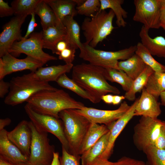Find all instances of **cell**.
Masks as SVG:
<instances>
[{
    "mask_svg": "<svg viewBox=\"0 0 165 165\" xmlns=\"http://www.w3.org/2000/svg\"><path fill=\"white\" fill-rule=\"evenodd\" d=\"M62 155L60 157L61 165H80L81 156H76L68 152L62 147Z\"/></svg>",
    "mask_w": 165,
    "mask_h": 165,
    "instance_id": "cell-37",
    "label": "cell"
},
{
    "mask_svg": "<svg viewBox=\"0 0 165 165\" xmlns=\"http://www.w3.org/2000/svg\"><path fill=\"white\" fill-rule=\"evenodd\" d=\"M125 99L124 96H119L115 95L113 96V99L112 104L114 105L119 104L122 100Z\"/></svg>",
    "mask_w": 165,
    "mask_h": 165,
    "instance_id": "cell-49",
    "label": "cell"
},
{
    "mask_svg": "<svg viewBox=\"0 0 165 165\" xmlns=\"http://www.w3.org/2000/svg\"><path fill=\"white\" fill-rule=\"evenodd\" d=\"M139 98L135 100L121 117L115 121L110 128V134L107 148L99 157L108 160L112 153L115 141L129 122L134 116V112Z\"/></svg>",
    "mask_w": 165,
    "mask_h": 165,
    "instance_id": "cell-16",
    "label": "cell"
},
{
    "mask_svg": "<svg viewBox=\"0 0 165 165\" xmlns=\"http://www.w3.org/2000/svg\"><path fill=\"white\" fill-rule=\"evenodd\" d=\"M42 31L33 32L25 39L15 42L8 51L13 56L18 57L24 53L44 64L47 62L57 59V57L45 52L42 50Z\"/></svg>",
    "mask_w": 165,
    "mask_h": 165,
    "instance_id": "cell-8",
    "label": "cell"
},
{
    "mask_svg": "<svg viewBox=\"0 0 165 165\" xmlns=\"http://www.w3.org/2000/svg\"><path fill=\"white\" fill-rule=\"evenodd\" d=\"M59 117L62 122L70 153L76 156H80V149L91 122L72 109L61 111Z\"/></svg>",
    "mask_w": 165,
    "mask_h": 165,
    "instance_id": "cell-4",
    "label": "cell"
},
{
    "mask_svg": "<svg viewBox=\"0 0 165 165\" xmlns=\"http://www.w3.org/2000/svg\"><path fill=\"white\" fill-rule=\"evenodd\" d=\"M163 125L165 130V121H163Z\"/></svg>",
    "mask_w": 165,
    "mask_h": 165,
    "instance_id": "cell-54",
    "label": "cell"
},
{
    "mask_svg": "<svg viewBox=\"0 0 165 165\" xmlns=\"http://www.w3.org/2000/svg\"><path fill=\"white\" fill-rule=\"evenodd\" d=\"M14 11L7 2L3 0H0V17L9 16L14 14Z\"/></svg>",
    "mask_w": 165,
    "mask_h": 165,
    "instance_id": "cell-40",
    "label": "cell"
},
{
    "mask_svg": "<svg viewBox=\"0 0 165 165\" xmlns=\"http://www.w3.org/2000/svg\"><path fill=\"white\" fill-rule=\"evenodd\" d=\"M153 145L159 149L165 150V130L163 125Z\"/></svg>",
    "mask_w": 165,
    "mask_h": 165,
    "instance_id": "cell-41",
    "label": "cell"
},
{
    "mask_svg": "<svg viewBox=\"0 0 165 165\" xmlns=\"http://www.w3.org/2000/svg\"><path fill=\"white\" fill-rule=\"evenodd\" d=\"M158 99L148 93L144 88L141 91L134 112V116H141L157 118L161 113V104Z\"/></svg>",
    "mask_w": 165,
    "mask_h": 165,
    "instance_id": "cell-18",
    "label": "cell"
},
{
    "mask_svg": "<svg viewBox=\"0 0 165 165\" xmlns=\"http://www.w3.org/2000/svg\"><path fill=\"white\" fill-rule=\"evenodd\" d=\"M74 65L73 64L53 65L38 68L34 72L40 80L45 82L56 81L62 75L69 72Z\"/></svg>",
    "mask_w": 165,
    "mask_h": 165,
    "instance_id": "cell-24",
    "label": "cell"
},
{
    "mask_svg": "<svg viewBox=\"0 0 165 165\" xmlns=\"http://www.w3.org/2000/svg\"><path fill=\"white\" fill-rule=\"evenodd\" d=\"M23 165H32L30 164L29 163H28L25 164Z\"/></svg>",
    "mask_w": 165,
    "mask_h": 165,
    "instance_id": "cell-55",
    "label": "cell"
},
{
    "mask_svg": "<svg viewBox=\"0 0 165 165\" xmlns=\"http://www.w3.org/2000/svg\"><path fill=\"white\" fill-rule=\"evenodd\" d=\"M11 122V119L9 118L1 119H0V130L4 129V128L6 126L9 125Z\"/></svg>",
    "mask_w": 165,
    "mask_h": 165,
    "instance_id": "cell-46",
    "label": "cell"
},
{
    "mask_svg": "<svg viewBox=\"0 0 165 165\" xmlns=\"http://www.w3.org/2000/svg\"><path fill=\"white\" fill-rule=\"evenodd\" d=\"M115 16L110 9L108 12L100 10L91 17L85 18L81 26L86 40L84 43L95 48L105 39L115 28L112 23Z\"/></svg>",
    "mask_w": 165,
    "mask_h": 165,
    "instance_id": "cell-5",
    "label": "cell"
},
{
    "mask_svg": "<svg viewBox=\"0 0 165 165\" xmlns=\"http://www.w3.org/2000/svg\"><path fill=\"white\" fill-rule=\"evenodd\" d=\"M27 16H16L6 23L0 34V58L6 53L13 43L22 39L21 28Z\"/></svg>",
    "mask_w": 165,
    "mask_h": 165,
    "instance_id": "cell-14",
    "label": "cell"
},
{
    "mask_svg": "<svg viewBox=\"0 0 165 165\" xmlns=\"http://www.w3.org/2000/svg\"><path fill=\"white\" fill-rule=\"evenodd\" d=\"M136 46L135 54L138 55L147 65L155 72H165V65L156 61L141 42H138Z\"/></svg>",
    "mask_w": 165,
    "mask_h": 165,
    "instance_id": "cell-33",
    "label": "cell"
},
{
    "mask_svg": "<svg viewBox=\"0 0 165 165\" xmlns=\"http://www.w3.org/2000/svg\"><path fill=\"white\" fill-rule=\"evenodd\" d=\"M44 64L30 56L19 59L7 53L0 58V80L8 75L18 71L29 70L34 72Z\"/></svg>",
    "mask_w": 165,
    "mask_h": 165,
    "instance_id": "cell-13",
    "label": "cell"
},
{
    "mask_svg": "<svg viewBox=\"0 0 165 165\" xmlns=\"http://www.w3.org/2000/svg\"><path fill=\"white\" fill-rule=\"evenodd\" d=\"M68 46V44L65 40L59 41L56 46L55 53L58 55L61 51Z\"/></svg>",
    "mask_w": 165,
    "mask_h": 165,
    "instance_id": "cell-45",
    "label": "cell"
},
{
    "mask_svg": "<svg viewBox=\"0 0 165 165\" xmlns=\"http://www.w3.org/2000/svg\"><path fill=\"white\" fill-rule=\"evenodd\" d=\"M89 165H115V162H112L108 159L98 157Z\"/></svg>",
    "mask_w": 165,
    "mask_h": 165,
    "instance_id": "cell-44",
    "label": "cell"
},
{
    "mask_svg": "<svg viewBox=\"0 0 165 165\" xmlns=\"http://www.w3.org/2000/svg\"><path fill=\"white\" fill-rule=\"evenodd\" d=\"M7 136L9 139L29 158L31 140L29 121H20L13 130L8 131Z\"/></svg>",
    "mask_w": 165,
    "mask_h": 165,
    "instance_id": "cell-15",
    "label": "cell"
},
{
    "mask_svg": "<svg viewBox=\"0 0 165 165\" xmlns=\"http://www.w3.org/2000/svg\"><path fill=\"white\" fill-rule=\"evenodd\" d=\"M110 131L104 124L91 123L81 147L79 155L87 152L103 135Z\"/></svg>",
    "mask_w": 165,
    "mask_h": 165,
    "instance_id": "cell-23",
    "label": "cell"
},
{
    "mask_svg": "<svg viewBox=\"0 0 165 165\" xmlns=\"http://www.w3.org/2000/svg\"><path fill=\"white\" fill-rule=\"evenodd\" d=\"M75 52L76 49L68 46L59 54L58 58L64 61L65 64H72L75 59Z\"/></svg>",
    "mask_w": 165,
    "mask_h": 165,
    "instance_id": "cell-38",
    "label": "cell"
},
{
    "mask_svg": "<svg viewBox=\"0 0 165 165\" xmlns=\"http://www.w3.org/2000/svg\"><path fill=\"white\" fill-rule=\"evenodd\" d=\"M110 131L103 135L87 152L81 156V165H89L99 157L108 146Z\"/></svg>",
    "mask_w": 165,
    "mask_h": 165,
    "instance_id": "cell-26",
    "label": "cell"
},
{
    "mask_svg": "<svg viewBox=\"0 0 165 165\" xmlns=\"http://www.w3.org/2000/svg\"><path fill=\"white\" fill-rule=\"evenodd\" d=\"M143 152L146 155L149 165H165V150L152 145Z\"/></svg>",
    "mask_w": 165,
    "mask_h": 165,
    "instance_id": "cell-35",
    "label": "cell"
},
{
    "mask_svg": "<svg viewBox=\"0 0 165 165\" xmlns=\"http://www.w3.org/2000/svg\"><path fill=\"white\" fill-rule=\"evenodd\" d=\"M144 88L158 99L165 91V72H154L149 77Z\"/></svg>",
    "mask_w": 165,
    "mask_h": 165,
    "instance_id": "cell-29",
    "label": "cell"
},
{
    "mask_svg": "<svg viewBox=\"0 0 165 165\" xmlns=\"http://www.w3.org/2000/svg\"><path fill=\"white\" fill-rule=\"evenodd\" d=\"M104 76L107 80L119 84L126 92L130 89L133 80L123 71L112 68H105Z\"/></svg>",
    "mask_w": 165,
    "mask_h": 165,
    "instance_id": "cell-30",
    "label": "cell"
},
{
    "mask_svg": "<svg viewBox=\"0 0 165 165\" xmlns=\"http://www.w3.org/2000/svg\"><path fill=\"white\" fill-rule=\"evenodd\" d=\"M130 106L124 101L118 108L115 110H101L85 106L80 109L74 110L91 123L105 125L110 129L114 122L124 115Z\"/></svg>",
    "mask_w": 165,
    "mask_h": 165,
    "instance_id": "cell-12",
    "label": "cell"
},
{
    "mask_svg": "<svg viewBox=\"0 0 165 165\" xmlns=\"http://www.w3.org/2000/svg\"><path fill=\"white\" fill-rule=\"evenodd\" d=\"M104 69L85 63L74 66L72 69V79L89 93L96 103L101 100L102 96L108 93L118 95L120 93L118 88L107 82L104 76Z\"/></svg>",
    "mask_w": 165,
    "mask_h": 165,
    "instance_id": "cell-1",
    "label": "cell"
},
{
    "mask_svg": "<svg viewBox=\"0 0 165 165\" xmlns=\"http://www.w3.org/2000/svg\"><path fill=\"white\" fill-rule=\"evenodd\" d=\"M83 50L79 57L89 63L105 68H112L119 70V60L124 61L135 53L136 45L115 51H106L96 49L83 43Z\"/></svg>",
    "mask_w": 165,
    "mask_h": 165,
    "instance_id": "cell-6",
    "label": "cell"
},
{
    "mask_svg": "<svg viewBox=\"0 0 165 165\" xmlns=\"http://www.w3.org/2000/svg\"><path fill=\"white\" fill-rule=\"evenodd\" d=\"M29 123L31 134L29 163L32 165H50L55 147L50 143L48 133L38 129L31 121Z\"/></svg>",
    "mask_w": 165,
    "mask_h": 165,
    "instance_id": "cell-7",
    "label": "cell"
},
{
    "mask_svg": "<svg viewBox=\"0 0 165 165\" xmlns=\"http://www.w3.org/2000/svg\"><path fill=\"white\" fill-rule=\"evenodd\" d=\"M50 165H61L58 152H55L54 153L53 159Z\"/></svg>",
    "mask_w": 165,
    "mask_h": 165,
    "instance_id": "cell-48",
    "label": "cell"
},
{
    "mask_svg": "<svg viewBox=\"0 0 165 165\" xmlns=\"http://www.w3.org/2000/svg\"><path fill=\"white\" fill-rule=\"evenodd\" d=\"M27 104L35 112L59 118V114L67 109H80L85 106L62 89L43 90L32 96Z\"/></svg>",
    "mask_w": 165,
    "mask_h": 165,
    "instance_id": "cell-2",
    "label": "cell"
},
{
    "mask_svg": "<svg viewBox=\"0 0 165 165\" xmlns=\"http://www.w3.org/2000/svg\"><path fill=\"white\" fill-rule=\"evenodd\" d=\"M100 0H85L76 9L78 14L90 17L100 11Z\"/></svg>",
    "mask_w": 165,
    "mask_h": 165,
    "instance_id": "cell-36",
    "label": "cell"
},
{
    "mask_svg": "<svg viewBox=\"0 0 165 165\" xmlns=\"http://www.w3.org/2000/svg\"><path fill=\"white\" fill-rule=\"evenodd\" d=\"M115 165H145L143 161L124 156L115 162Z\"/></svg>",
    "mask_w": 165,
    "mask_h": 165,
    "instance_id": "cell-39",
    "label": "cell"
},
{
    "mask_svg": "<svg viewBox=\"0 0 165 165\" xmlns=\"http://www.w3.org/2000/svg\"><path fill=\"white\" fill-rule=\"evenodd\" d=\"M154 71L147 65L143 72L133 80L129 90L126 92L124 97L130 101H134L136 98L137 93L142 91L145 87L149 76Z\"/></svg>",
    "mask_w": 165,
    "mask_h": 165,
    "instance_id": "cell-31",
    "label": "cell"
},
{
    "mask_svg": "<svg viewBox=\"0 0 165 165\" xmlns=\"http://www.w3.org/2000/svg\"><path fill=\"white\" fill-rule=\"evenodd\" d=\"M9 82V91L4 102L6 104L12 106L27 102L32 96L40 91L57 89L48 82L40 80L34 72L13 77Z\"/></svg>",
    "mask_w": 165,
    "mask_h": 165,
    "instance_id": "cell-3",
    "label": "cell"
},
{
    "mask_svg": "<svg viewBox=\"0 0 165 165\" xmlns=\"http://www.w3.org/2000/svg\"><path fill=\"white\" fill-rule=\"evenodd\" d=\"M41 0H15L11 3L15 16L31 15Z\"/></svg>",
    "mask_w": 165,
    "mask_h": 165,
    "instance_id": "cell-34",
    "label": "cell"
},
{
    "mask_svg": "<svg viewBox=\"0 0 165 165\" xmlns=\"http://www.w3.org/2000/svg\"><path fill=\"white\" fill-rule=\"evenodd\" d=\"M24 109L31 121L36 128L40 130L54 135L59 140L62 147L70 153L69 146L64 133L62 122L60 118L38 113L27 104L24 106Z\"/></svg>",
    "mask_w": 165,
    "mask_h": 165,
    "instance_id": "cell-10",
    "label": "cell"
},
{
    "mask_svg": "<svg viewBox=\"0 0 165 165\" xmlns=\"http://www.w3.org/2000/svg\"><path fill=\"white\" fill-rule=\"evenodd\" d=\"M56 82L59 86L72 91L81 97L88 100L93 103H96L94 98L89 93L79 85L72 79L69 78L66 74L61 75Z\"/></svg>",
    "mask_w": 165,
    "mask_h": 165,
    "instance_id": "cell-32",
    "label": "cell"
},
{
    "mask_svg": "<svg viewBox=\"0 0 165 165\" xmlns=\"http://www.w3.org/2000/svg\"><path fill=\"white\" fill-rule=\"evenodd\" d=\"M54 12L58 24L62 23L65 17L75 16L78 14L74 0H44Z\"/></svg>",
    "mask_w": 165,
    "mask_h": 165,
    "instance_id": "cell-21",
    "label": "cell"
},
{
    "mask_svg": "<svg viewBox=\"0 0 165 165\" xmlns=\"http://www.w3.org/2000/svg\"><path fill=\"white\" fill-rule=\"evenodd\" d=\"M10 88V82H6L3 79L0 80V97L3 98L8 94Z\"/></svg>",
    "mask_w": 165,
    "mask_h": 165,
    "instance_id": "cell-43",
    "label": "cell"
},
{
    "mask_svg": "<svg viewBox=\"0 0 165 165\" xmlns=\"http://www.w3.org/2000/svg\"><path fill=\"white\" fill-rule=\"evenodd\" d=\"M0 165H16L0 156Z\"/></svg>",
    "mask_w": 165,
    "mask_h": 165,
    "instance_id": "cell-51",
    "label": "cell"
},
{
    "mask_svg": "<svg viewBox=\"0 0 165 165\" xmlns=\"http://www.w3.org/2000/svg\"><path fill=\"white\" fill-rule=\"evenodd\" d=\"M7 132L4 129L0 130V156L16 165L29 163L28 158L9 139Z\"/></svg>",
    "mask_w": 165,
    "mask_h": 165,
    "instance_id": "cell-17",
    "label": "cell"
},
{
    "mask_svg": "<svg viewBox=\"0 0 165 165\" xmlns=\"http://www.w3.org/2000/svg\"><path fill=\"white\" fill-rule=\"evenodd\" d=\"M113 95L111 94H106L103 95L101 97V100L107 104L112 103Z\"/></svg>",
    "mask_w": 165,
    "mask_h": 165,
    "instance_id": "cell-47",
    "label": "cell"
},
{
    "mask_svg": "<svg viewBox=\"0 0 165 165\" xmlns=\"http://www.w3.org/2000/svg\"><path fill=\"white\" fill-rule=\"evenodd\" d=\"M161 10H165V0H159Z\"/></svg>",
    "mask_w": 165,
    "mask_h": 165,
    "instance_id": "cell-53",
    "label": "cell"
},
{
    "mask_svg": "<svg viewBox=\"0 0 165 165\" xmlns=\"http://www.w3.org/2000/svg\"><path fill=\"white\" fill-rule=\"evenodd\" d=\"M73 16H68L64 18L62 23L65 27L66 35L64 40L68 46L77 49H79L80 52L83 50L84 46L80 41V28Z\"/></svg>",
    "mask_w": 165,
    "mask_h": 165,
    "instance_id": "cell-20",
    "label": "cell"
},
{
    "mask_svg": "<svg viewBox=\"0 0 165 165\" xmlns=\"http://www.w3.org/2000/svg\"><path fill=\"white\" fill-rule=\"evenodd\" d=\"M160 97L161 99V104L165 106V91L161 94Z\"/></svg>",
    "mask_w": 165,
    "mask_h": 165,
    "instance_id": "cell-52",
    "label": "cell"
},
{
    "mask_svg": "<svg viewBox=\"0 0 165 165\" xmlns=\"http://www.w3.org/2000/svg\"><path fill=\"white\" fill-rule=\"evenodd\" d=\"M134 21L141 23L146 28L159 29L161 8L159 0H134Z\"/></svg>",
    "mask_w": 165,
    "mask_h": 165,
    "instance_id": "cell-11",
    "label": "cell"
},
{
    "mask_svg": "<svg viewBox=\"0 0 165 165\" xmlns=\"http://www.w3.org/2000/svg\"><path fill=\"white\" fill-rule=\"evenodd\" d=\"M163 125V121L141 116L134 127L133 140L137 148L143 151L147 147L153 145Z\"/></svg>",
    "mask_w": 165,
    "mask_h": 165,
    "instance_id": "cell-9",
    "label": "cell"
},
{
    "mask_svg": "<svg viewBox=\"0 0 165 165\" xmlns=\"http://www.w3.org/2000/svg\"><path fill=\"white\" fill-rule=\"evenodd\" d=\"M101 6L100 10L110 9L114 12L116 17V23L119 27H124L127 23L124 19L127 17L128 13L122 6L123 0H100Z\"/></svg>",
    "mask_w": 165,
    "mask_h": 165,
    "instance_id": "cell-27",
    "label": "cell"
},
{
    "mask_svg": "<svg viewBox=\"0 0 165 165\" xmlns=\"http://www.w3.org/2000/svg\"><path fill=\"white\" fill-rule=\"evenodd\" d=\"M118 66L119 70L123 71L134 80L143 72L147 65L135 53L126 60L119 61Z\"/></svg>",
    "mask_w": 165,
    "mask_h": 165,
    "instance_id": "cell-25",
    "label": "cell"
},
{
    "mask_svg": "<svg viewBox=\"0 0 165 165\" xmlns=\"http://www.w3.org/2000/svg\"><path fill=\"white\" fill-rule=\"evenodd\" d=\"M149 29L143 26L139 32L141 42L153 56L160 57L165 58V38L162 36L154 38L150 37Z\"/></svg>",
    "mask_w": 165,
    "mask_h": 165,
    "instance_id": "cell-19",
    "label": "cell"
},
{
    "mask_svg": "<svg viewBox=\"0 0 165 165\" xmlns=\"http://www.w3.org/2000/svg\"><path fill=\"white\" fill-rule=\"evenodd\" d=\"M34 13L40 17L43 30L58 24L54 12L44 0H41L38 4Z\"/></svg>",
    "mask_w": 165,
    "mask_h": 165,
    "instance_id": "cell-28",
    "label": "cell"
},
{
    "mask_svg": "<svg viewBox=\"0 0 165 165\" xmlns=\"http://www.w3.org/2000/svg\"><path fill=\"white\" fill-rule=\"evenodd\" d=\"M160 18V27L165 31V10L161 9Z\"/></svg>",
    "mask_w": 165,
    "mask_h": 165,
    "instance_id": "cell-50",
    "label": "cell"
},
{
    "mask_svg": "<svg viewBox=\"0 0 165 165\" xmlns=\"http://www.w3.org/2000/svg\"><path fill=\"white\" fill-rule=\"evenodd\" d=\"M42 31L43 48L50 50L53 53H55L57 43L65 39L66 35L65 27L63 23H61Z\"/></svg>",
    "mask_w": 165,
    "mask_h": 165,
    "instance_id": "cell-22",
    "label": "cell"
},
{
    "mask_svg": "<svg viewBox=\"0 0 165 165\" xmlns=\"http://www.w3.org/2000/svg\"><path fill=\"white\" fill-rule=\"evenodd\" d=\"M35 14L34 13H32L31 14V19L28 24L27 31L25 35L23 37L22 40L28 38L29 36L33 33V32L37 25L35 17Z\"/></svg>",
    "mask_w": 165,
    "mask_h": 165,
    "instance_id": "cell-42",
    "label": "cell"
}]
</instances>
